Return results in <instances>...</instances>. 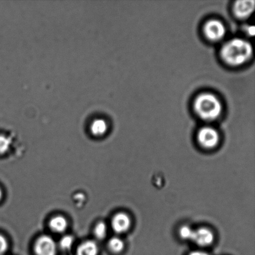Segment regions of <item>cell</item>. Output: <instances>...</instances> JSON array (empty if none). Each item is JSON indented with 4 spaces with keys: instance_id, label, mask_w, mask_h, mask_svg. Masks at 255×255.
I'll list each match as a JSON object with an SVG mask.
<instances>
[{
    "instance_id": "obj_3",
    "label": "cell",
    "mask_w": 255,
    "mask_h": 255,
    "mask_svg": "<svg viewBox=\"0 0 255 255\" xmlns=\"http://www.w3.org/2000/svg\"><path fill=\"white\" fill-rule=\"evenodd\" d=\"M197 139L202 146L208 149L213 148L219 143V134L213 128L206 127L199 130Z\"/></svg>"
},
{
    "instance_id": "obj_7",
    "label": "cell",
    "mask_w": 255,
    "mask_h": 255,
    "mask_svg": "<svg viewBox=\"0 0 255 255\" xmlns=\"http://www.w3.org/2000/svg\"><path fill=\"white\" fill-rule=\"evenodd\" d=\"M112 228L117 234H123L128 231L131 226V220L127 214L119 213L112 219Z\"/></svg>"
},
{
    "instance_id": "obj_9",
    "label": "cell",
    "mask_w": 255,
    "mask_h": 255,
    "mask_svg": "<svg viewBox=\"0 0 255 255\" xmlns=\"http://www.w3.org/2000/svg\"><path fill=\"white\" fill-rule=\"evenodd\" d=\"M98 245L93 241L83 242L77 250V255H98Z\"/></svg>"
},
{
    "instance_id": "obj_20",
    "label": "cell",
    "mask_w": 255,
    "mask_h": 255,
    "mask_svg": "<svg viewBox=\"0 0 255 255\" xmlns=\"http://www.w3.org/2000/svg\"><path fill=\"white\" fill-rule=\"evenodd\" d=\"M2 191H1V189H0V201H1V199L2 198Z\"/></svg>"
},
{
    "instance_id": "obj_15",
    "label": "cell",
    "mask_w": 255,
    "mask_h": 255,
    "mask_svg": "<svg viewBox=\"0 0 255 255\" xmlns=\"http://www.w3.org/2000/svg\"><path fill=\"white\" fill-rule=\"evenodd\" d=\"M74 239L71 236H65L59 242V246L62 250L66 251L72 248L74 244Z\"/></svg>"
},
{
    "instance_id": "obj_19",
    "label": "cell",
    "mask_w": 255,
    "mask_h": 255,
    "mask_svg": "<svg viewBox=\"0 0 255 255\" xmlns=\"http://www.w3.org/2000/svg\"><path fill=\"white\" fill-rule=\"evenodd\" d=\"M249 34L250 35H252V36H253V35L255 34V27L254 26H251L249 27L248 29Z\"/></svg>"
},
{
    "instance_id": "obj_17",
    "label": "cell",
    "mask_w": 255,
    "mask_h": 255,
    "mask_svg": "<svg viewBox=\"0 0 255 255\" xmlns=\"http://www.w3.org/2000/svg\"><path fill=\"white\" fill-rule=\"evenodd\" d=\"M7 247H8V244L6 238L0 234V255H3L6 253Z\"/></svg>"
},
{
    "instance_id": "obj_13",
    "label": "cell",
    "mask_w": 255,
    "mask_h": 255,
    "mask_svg": "<svg viewBox=\"0 0 255 255\" xmlns=\"http://www.w3.org/2000/svg\"><path fill=\"white\" fill-rule=\"evenodd\" d=\"M107 233V227L104 222H99L94 229L95 237L97 239L103 240L106 237Z\"/></svg>"
},
{
    "instance_id": "obj_5",
    "label": "cell",
    "mask_w": 255,
    "mask_h": 255,
    "mask_svg": "<svg viewBox=\"0 0 255 255\" xmlns=\"http://www.w3.org/2000/svg\"><path fill=\"white\" fill-rule=\"evenodd\" d=\"M204 32L206 36L212 41H219L225 36L226 29L222 22L212 19L205 25Z\"/></svg>"
},
{
    "instance_id": "obj_10",
    "label": "cell",
    "mask_w": 255,
    "mask_h": 255,
    "mask_svg": "<svg viewBox=\"0 0 255 255\" xmlns=\"http://www.w3.org/2000/svg\"><path fill=\"white\" fill-rule=\"evenodd\" d=\"M67 221L62 216H56L51 219L50 221L49 226L52 231L56 232V233H62L66 231L67 227Z\"/></svg>"
},
{
    "instance_id": "obj_11",
    "label": "cell",
    "mask_w": 255,
    "mask_h": 255,
    "mask_svg": "<svg viewBox=\"0 0 255 255\" xmlns=\"http://www.w3.org/2000/svg\"><path fill=\"white\" fill-rule=\"evenodd\" d=\"M124 247V241L119 237H113L109 242V249L114 253L119 254L120 252L123 251Z\"/></svg>"
},
{
    "instance_id": "obj_2",
    "label": "cell",
    "mask_w": 255,
    "mask_h": 255,
    "mask_svg": "<svg viewBox=\"0 0 255 255\" xmlns=\"http://www.w3.org/2000/svg\"><path fill=\"white\" fill-rule=\"evenodd\" d=\"M194 109L200 117L206 121H214L221 114L222 104L214 95L205 93L197 97Z\"/></svg>"
},
{
    "instance_id": "obj_14",
    "label": "cell",
    "mask_w": 255,
    "mask_h": 255,
    "mask_svg": "<svg viewBox=\"0 0 255 255\" xmlns=\"http://www.w3.org/2000/svg\"><path fill=\"white\" fill-rule=\"evenodd\" d=\"M106 124L103 121L95 122L92 128V131L96 136H101L106 131Z\"/></svg>"
},
{
    "instance_id": "obj_1",
    "label": "cell",
    "mask_w": 255,
    "mask_h": 255,
    "mask_svg": "<svg viewBox=\"0 0 255 255\" xmlns=\"http://www.w3.org/2000/svg\"><path fill=\"white\" fill-rule=\"evenodd\" d=\"M253 48L249 42L243 39L235 38L230 40L222 47V58L227 64L232 66H240L251 58Z\"/></svg>"
},
{
    "instance_id": "obj_8",
    "label": "cell",
    "mask_w": 255,
    "mask_h": 255,
    "mask_svg": "<svg viewBox=\"0 0 255 255\" xmlns=\"http://www.w3.org/2000/svg\"><path fill=\"white\" fill-rule=\"evenodd\" d=\"M255 2L254 0L238 1L234 5V11L240 18H245L250 16L254 11Z\"/></svg>"
},
{
    "instance_id": "obj_6",
    "label": "cell",
    "mask_w": 255,
    "mask_h": 255,
    "mask_svg": "<svg viewBox=\"0 0 255 255\" xmlns=\"http://www.w3.org/2000/svg\"><path fill=\"white\" fill-rule=\"evenodd\" d=\"M192 241L199 246H209L213 243L214 235L213 232L209 229H199L194 231V236Z\"/></svg>"
},
{
    "instance_id": "obj_18",
    "label": "cell",
    "mask_w": 255,
    "mask_h": 255,
    "mask_svg": "<svg viewBox=\"0 0 255 255\" xmlns=\"http://www.w3.org/2000/svg\"><path fill=\"white\" fill-rule=\"evenodd\" d=\"M189 255H209L208 254L206 253V252H201V251H195L192 252L191 253H190Z\"/></svg>"
},
{
    "instance_id": "obj_4",
    "label": "cell",
    "mask_w": 255,
    "mask_h": 255,
    "mask_svg": "<svg viewBox=\"0 0 255 255\" xmlns=\"http://www.w3.org/2000/svg\"><path fill=\"white\" fill-rule=\"evenodd\" d=\"M34 252L36 255H56L57 244L52 237L42 236L35 243Z\"/></svg>"
},
{
    "instance_id": "obj_16",
    "label": "cell",
    "mask_w": 255,
    "mask_h": 255,
    "mask_svg": "<svg viewBox=\"0 0 255 255\" xmlns=\"http://www.w3.org/2000/svg\"><path fill=\"white\" fill-rule=\"evenodd\" d=\"M194 231L191 227L184 226L179 230V235L182 239L192 241L193 238Z\"/></svg>"
},
{
    "instance_id": "obj_12",
    "label": "cell",
    "mask_w": 255,
    "mask_h": 255,
    "mask_svg": "<svg viewBox=\"0 0 255 255\" xmlns=\"http://www.w3.org/2000/svg\"><path fill=\"white\" fill-rule=\"evenodd\" d=\"M12 138L4 134H0V154H3L7 151L11 146Z\"/></svg>"
}]
</instances>
